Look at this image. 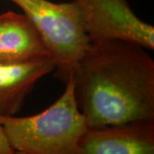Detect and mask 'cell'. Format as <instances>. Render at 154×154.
Segmentation results:
<instances>
[{"instance_id": "52a82bcc", "label": "cell", "mask_w": 154, "mask_h": 154, "mask_svg": "<svg viewBox=\"0 0 154 154\" xmlns=\"http://www.w3.org/2000/svg\"><path fill=\"white\" fill-rule=\"evenodd\" d=\"M50 57L32 22L23 13L0 14V62H21Z\"/></svg>"}, {"instance_id": "ba28073f", "label": "cell", "mask_w": 154, "mask_h": 154, "mask_svg": "<svg viewBox=\"0 0 154 154\" xmlns=\"http://www.w3.org/2000/svg\"><path fill=\"white\" fill-rule=\"evenodd\" d=\"M14 151L11 149L8 140L6 139L5 134L1 123V116H0V154H13Z\"/></svg>"}, {"instance_id": "8992f818", "label": "cell", "mask_w": 154, "mask_h": 154, "mask_svg": "<svg viewBox=\"0 0 154 154\" xmlns=\"http://www.w3.org/2000/svg\"><path fill=\"white\" fill-rule=\"evenodd\" d=\"M54 69L51 57L0 62V116L17 115L37 82Z\"/></svg>"}, {"instance_id": "5b68a950", "label": "cell", "mask_w": 154, "mask_h": 154, "mask_svg": "<svg viewBox=\"0 0 154 154\" xmlns=\"http://www.w3.org/2000/svg\"><path fill=\"white\" fill-rule=\"evenodd\" d=\"M154 153V120L88 127L78 154Z\"/></svg>"}, {"instance_id": "277c9868", "label": "cell", "mask_w": 154, "mask_h": 154, "mask_svg": "<svg viewBox=\"0 0 154 154\" xmlns=\"http://www.w3.org/2000/svg\"><path fill=\"white\" fill-rule=\"evenodd\" d=\"M82 12L90 43L124 39L154 49V27L136 16L128 0H71Z\"/></svg>"}, {"instance_id": "7a4b0ae2", "label": "cell", "mask_w": 154, "mask_h": 154, "mask_svg": "<svg viewBox=\"0 0 154 154\" xmlns=\"http://www.w3.org/2000/svg\"><path fill=\"white\" fill-rule=\"evenodd\" d=\"M6 139L15 153L78 154L88 129L78 107L70 77L60 97L44 111L29 116H1Z\"/></svg>"}, {"instance_id": "6da1fadb", "label": "cell", "mask_w": 154, "mask_h": 154, "mask_svg": "<svg viewBox=\"0 0 154 154\" xmlns=\"http://www.w3.org/2000/svg\"><path fill=\"white\" fill-rule=\"evenodd\" d=\"M72 78L88 127L154 120V60L141 45L90 43Z\"/></svg>"}, {"instance_id": "3957f363", "label": "cell", "mask_w": 154, "mask_h": 154, "mask_svg": "<svg viewBox=\"0 0 154 154\" xmlns=\"http://www.w3.org/2000/svg\"><path fill=\"white\" fill-rule=\"evenodd\" d=\"M8 1L17 5L32 22L54 63L55 76L65 84L90 45L78 5L74 1Z\"/></svg>"}]
</instances>
